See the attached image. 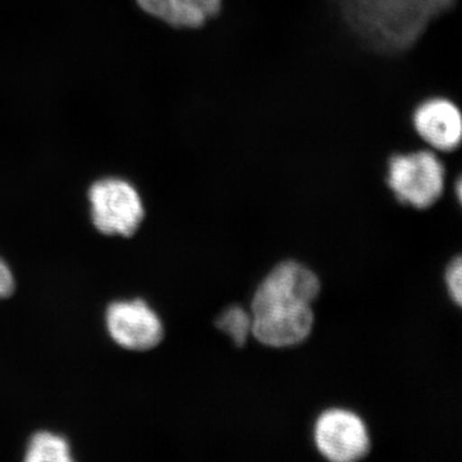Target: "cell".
I'll return each mask as SVG.
<instances>
[{"label": "cell", "instance_id": "1", "mask_svg": "<svg viewBox=\"0 0 462 462\" xmlns=\"http://www.w3.org/2000/svg\"><path fill=\"white\" fill-rule=\"evenodd\" d=\"M318 296V282L307 267L294 261L279 263L252 298V337L272 348L305 342L314 329L312 303Z\"/></svg>", "mask_w": 462, "mask_h": 462}, {"label": "cell", "instance_id": "2", "mask_svg": "<svg viewBox=\"0 0 462 462\" xmlns=\"http://www.w3.org/2000/svg\"><path fill=\"white\" fill-rule=\"evenodd\" d=\"M93 226L103 236L130 238L145 217L142 196L132 182L121 178H103L88 190Z\"/></svg>", "mask_w": 462, "mask_h": 462}, {"label": "cell", "instance_id": "3", "mask_svg": "<svg viewBox=\"0 0 462 462\" xmlns=\"http://www.w3.org/2000/svg\"><path fill=\"white\" fill-rule=\"evenodd\" d=\"M388 185L401 203L430 208L445 188V167L430 152L398 154L389 161Z\"/></svg>", "mask_w": 462, "mask_h": 462}, {"label": "cell", "instance_id": "4", "mask_svg": "<svg viewBox=\"0 0 462 462\" xmlns=\"http://www.w3.org/2000/svg\"><path fill=\"white\" fill-rule=\"evenodd\" d=\"M316 448L331 462H355L372 448L369 430L357 413L333 409L322 412L315 422Z\"/></svg>", "mask_w": 462, "mask_h": 462}, {"label": "cell", "instance_id": "5", "mask_svg": "<svg viewBox=\"0 0 462 462\" xmlns=\"http://www.w3.org/2000/svg\"><path fill=\"white\" fill-rule=\"evenodd\" d=\"M105 321L111 339L129 351L156 348L165 337V327L160 316L141 298L109 303Z\"/></svg>", "mask_w": 462, "mask_h": 462}, {"label": "cell", "instance_id": "6", "mask_svg": "<svg viewBox=\"0 0 462 462\" xmlns=\"http://www.w3.org/2000/svg\"><path fill=\"white\" fill-rule=\"evenodd\" d=\"M416 132L439 151H454L462 138V118L454 103L431 99L422 103L413 115Z\"/></svg>", "mask_w": 462, "mask_h": 462}, {"label": "cell", "instance_id": "7", "mask_svg": "<svg viewBox=\"0 0 462 462\" xmlns=\"http://www.w3.org/2000/svg\"><path fill=\"white\" fill-rule=\"evenodd\" d=\"M145 14L178 29H197L220 12L221 0H135Z\"/></svg>", "mask_w": 462, "mask_h": 462}, {"label": "cell", "instance_id": "8", "mask_svg": "<svg viewBox=\"0 0 462 462\" xmlns=\"http://www.w3.org/2000/svg\"><path fill=\"white\" fill-rule=\"evenodd\" d=\"M71 446L65 437L51 431L33 433L26 447L27 462H71Z\"/></svg>", "mask_w": 462, "mask_h": 462}, {"label": "cell", "instance_id": "9", "mask_svg": "<svg viewBox=\"0 0 462 462\" xmlns=\"http://www.w3.org/2000/svg\"><path fill=\"white\" fill-rule=\"evenodd\" d=\"M216 327L226 334L234 345L243 346L252 336L251 312L240 306L229 307L218 316Z\"/></svg>", "mask_w": 462, "mask_h": 462}, {"label": "cell", "instance_id": "10", "mask_svg": "<svg viewBox=\"0 0 462 462\" xmlns=\"http://www.w3.org/2000/svg\"><path fill=\"white\" fill-rule=\"evenodd\" d=\"M446 285L448 289L449 297L457 306L462 303V263L461 258L457 257L449 263L446 272Z\"/></svg>", "mask_w": 462, "mask_h": 462}, {"label": "cell", "instance_id": "11", "mask_svg": "<svg viewBox=\"0 0 462 462\" xmlns=\"http://www.w3.org/2000/svg\"><path fill=\"white\" fill-rule=\"evenodd\" d=\"M16 291V281L8 263L0 257V300L9 298Z\"/></svg>", "mask_w": 462, "mask_h": 462}]
</instances>
